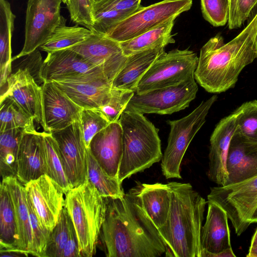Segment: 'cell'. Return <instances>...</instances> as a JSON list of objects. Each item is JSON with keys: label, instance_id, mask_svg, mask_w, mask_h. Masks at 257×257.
Masks as SVG:
<instances>
[{"label": "cell", "instance_id": "ffe728a7", "mask_svg": "<svg viewBox=\"0 0 257 257\" xmlns=\"http://www.w3.org/2000/svg\"><path fill=\"white\" fill-rule=\"evenodd\" d=\"M122 131L118 121L110 123L91 140L89 149L110 176L118 178L122 153Z\"/></svg>", "mask_w": 257, "mask_h": 257}, {"label": "cell", "instance_id": "ba28073f", "mask_svg": "<svg viewBox=\"0 0 257 257\" xmlns=\"http://www.w3.org/2000/svg\"><path fill=\"white\" fill-rule=\"evenodd\" d=\"M198 57L188 49H174L161 54L139 81L135 93L177 85L194 75Z\"/></svg>", "mask_w": 257, "mask_h": 257}, {"label": "cell", "instance_id": "c3c4849f", "mask_svg": "<svg viewBox=\"0 0 257 257\" xmlns=\"http://www.w3.org/2000/svg\"><path fill=\"white\" fill-rule=\"evenodd\" d=\"M257 244V228L256 230L252 236L250 246H253Z\"/></svg>", "mask_w": 257, "mask_h": 257}, {"label": "cell", "instance_id": "7bdbcfd3", "mask_svg": "<svg viewBox=\"0 0 257 257\" xmlns=\"http://www.w3.org/2000/svg\"><path fill=\"white\" fill-rule=\"evenodd\" d=\"M141 2V0H100L95 2L94 7L134 13L142 7Z\"/></svg>", "mask_w": 257, "mask_h": 257}, {"label": "cell", "instance_id": "f546056e", "mask_svg": "<svg viewBox=\"0 0 257 257\" xmlns=\"http://www.w3.org/2000/svg\"><path fill=\"white\" fill-rule=\"evenodd\" d=\"M24 133L20 128L1 132L0 173L2 179L17 178L18 154Z\"/></svg>", "mask_w": 257, "mask_h": 257}, {"label": "cell", "instance_id": "ab89813d", "mask_svg": "<svg viewBox=\"0 0 257 257\" xmlns=\"http://www.w3.org/2000/svg\"><path fill=\"white\" fill-rule=\"evenodd\" d=\"M134 93L133 91L112 87L107 103L98 108L110 123L118 121Z\"/></svg>", "mask_w": 257, "mask_h": 257}, {"label": "cell", "instance_id": "681fc988", "mask_svg": "<svg viewBox=\"0 0 257 257\" xmlns=\"http://www.w3.org/2000/svg\"><path fill=\"white\" fill-rule=\"evenodd\" d=\"M257 222V206L255 208L251 218V223Z\"/></svg>", "mask_w": 257, "mask_h": 257}, {"label": "cell", "instance_id": "816d5d0a", "mask_svg": "<svg viewBox=\"0 0 257 257\" xmlns=\"http://www.w3.org/2000/svg\"><path fill=\"white\" fill-rule=\"evenodd\" d=\"M95 2H97V1H100V0H94Z\"/></svg>", "mask_w": 257, "mask_h": 257}, {"label": "cell", "instance_id": "b9f144b4", "mask_svg": "<svg viewBox=\"0 0 257 257\" xmlns=\"http://www.w3.org/2000/svg\"><path fill=\"white\" fill-rule=\"evenodd\" d=\"M94 10L95 23L92 32L104 35H105L116 24L133 13L95 7Z\"/></svg>", "mask_w": 257, "mask_h": 257}, {"label": "cell", "instance_id": "7c38bea8", "mask_svg": "<svg viewBox=\"0 0 257 257\" xmlns=\"http://www.w3.org/2000/svg\"><path fill=\"white\" fill-rule=\"evenodd\" d=\"M51 134L59 147L64 170L71 187L73 188L83 183L87 178V149L80 119Z\"/></svg>", "mask_w": 257, "mask_h": 257}, {"label": "cell", "instance_id": "5bb4252c", "mask_svg": "<svg viewBox=\"0 0 257 257\" xmlns=\"http://www.w3.org/2000/svg\"><path fill=\"white\" fill-rule=\"evenodd\" d=\"M68 49L78 53L100 68L112 81L127 57L123 54L119 42L96 33H93L84 41Z\"/></svg>", "mask_w": 257, "mask_h": 257}, {"label": "cell", "instance_id": "9c48e42d", "mask_svg": "<svg viewBox=\"0 0 257 257\" xmlns=\"http://www.w3.org/2000/svg\"><path fill=\"white\" fill-rule=\"evenodd\" d=\"M192 0H163L147 7H141L113 27L105 35L122 42L147 31L190 9Z\"/></svg>", "mask_w": 257, "mask_h": 257}, {"label": "cell", "instance_id": "1f68e13d", "mask_svg": "<svg viewBox=\"0 0 257 257\" xmlns=\"http://www.w3.org/2000/svg\"><path fill=\"white\" fill-rule=\"evenodd\" d=\"M87 178L104 197L122 198L125 193L118 178L108 175L87 149Z\"/></svg>", "mask_w": 257, "mask_h": 257}, {"label": "cell", "instance_id": "e0dca14e", "mask_svg": "<svg viewBox=\"0 0 257 257\" xmlns=\"http://www.w3.org/2000/svg\"><path fill=\"white\" fill-rule=\"evenodd\" d=\"M44 132L63 129L80 119L82 108L74 102L53 82H45L42 86Z\"/></svg>", "mask_w": 257, "mask_h": 257}, {"label": "cell", "instance_id": "f6af8a7d", "mask_svg": "<svg viewBox=\"0 0 257 257\" xmlns=\"http://www.w3.org/2000/svg\"><path fill=\"white\" fill-rule=\"evenodd\" d=\"M60 257H81L77 235L73 223L67 242Z\"/></svg>", "mask_w": 257, "mask_h": 257}, {"label": "cell", "instance_id": "d590c367", "mask_svg": "<svg viewBox=\"0 0 257 257\" xmlns=\"http://www.w3.org/2000/svg\"><path fill=\"white\" fill-rule=\"evenodd\" d=\"M73 222L64 206L58 221L51 231L45 253V257H60L69 238Z\"/></svg>", "mask_w": 257, "mask_h": 257}, {"label": "cell", "instance_id": "f1b7e54d", "mask_svg": "<svg viewBox=\"0 0 257 257\" xmlns=\"http://www.w3.org/2000/svg\"><path fill=\"white\" fill-rule=\"evenodd\" d=\"M0 199V252L14 251L17 239V223L10 193L3 182Z\"/></svg>", "mask_w": 257, "mask_h": 257}, {"label": "cell", "instance_id": "9a60e30c", "mask_svg": "<svg viewBox=\"0 0 257 257\" xmlns=\"http://www.w3.org/2000/svg\"><path fill=\"white\" fill-rule=\"evenodd\" d=\"M53 82L82 108H99L108 101L112 81L105 75H91Z\"/></svg>", "mask_w": 257, "mask_h": 257}, {"label": "cell", "instance_id": "ac0fdd59", "mask_svg": "<svg viewBox=\"0 0 257 257\" xmlns=\"http://www.w3.org/2000/svg\"><path fill=\"white\" fill-rule=\"evenodd\" d=\"M1 96L12 99L44 128L42 86L38 85L28 68H20L10 75L6 91Z\"/></svg>", "mask_w": 257, "mask_h": 257}, {"label": "cell", "instance_id": "836d02e7", "mask_svg": "<svg viewBox=\"0 0 257 257\" xmlns=\"http://www.w3.org/2000/svg\"><path fill=\"white\" fill-rule=\"evenodd\" d=\"M47 174L62 188L65 194L72 189L67 179L58 144L51 133L43 132Z\"/></svg>", "mask_w": 257, "mask_h": 257}, {"label": "cell", "instance_id": "83f0119b", "mask_svg": "<svg viewBox=\"0 0 257 257\" xmlns=\"http://www.w3.org/2000/svg\"><path fill=\"white\" fill-rule=\"evenodd\" d=\"M16 17L10 3L0 0V82L5 84L11 74L12 38Z\"/></svg>", "mask_w": 257, "mask_h": 257}, {"label": "cell", "instance_id": "52a82bcc", "mask_svg": "<svg viewBox=\"0 0 257 257\" xmlns=\"http://www.w3.org/2000/svg\"><path fill=\"white\" fill-rule=\"evenodd\" d=\"M207 200L225 211L239 236L251 224L257 206V175L236 183L211 187Z\"/></svg>", "mask_w": 257, "mask_h": 257}, {"label": "cell", "instance_id": "d6986e66", "mask_svg": "<svg viewBox=\"0 0 257 257\" xmlns=\"http://www.w3.org/2000/svg\"><path fill=\"white\" fill-rule=\"evenodd\" d=\"M236 115L234 111L223 118L216 125L210 139L209 179L218 186L227 180L226 159L230 143L235 133Z\"/></svg>", "mask_w": 257, "mask_h": 257}, {"label": "cell", "instance_id": "44dd1931", "mask_svg": "<svg viewBox=\"0 0 257 257\" xmlns=\"http://www.w3.org/2000/svg\"><path fill=\"white\" fill-rule=\"evenodd\" d=\"M47 174L43 132H24L19 145L17 178L24 185Z\"/></svg>", "mask_w": 257, "mask_h": 257}, {"label": "cell", "instance_id": "6da1fadb", "mask_svg": "<svg viewBox=\"0 0 257 257\" xmlns=\"http://www.w3.org/2000/svg\"><path fill=\"white\" fill-rule=\"evenodd\" d=\"M106 208L99 236L107 257H159L166 247L159 231L127 192L105 197Z\"/></svg>", "mask_w": 257, "mask_h": 257}, {"label": "cell", "instance_id": "3957f363", "mask_svg": "<svg viewBox=\"0 0 257 257\" xmlns=\"http://www.w3.org/2000/svg\"><path fill=\"white\" fill-rule=\"evenodd\" d=\"M171 204L166 223L158 228L167 257H202L201 232L205 199L190 183H168Z\"/></svg>", "mask_w": 257, "mask_h": 257}, {"label": "cell", "instance_id": "74e56055", "mask_svg": "<svg viewBox=\"0 0 257 257\" xmlns=\"http://www.w3.org/2000/svg\"><path fill=\"white\" fill-rule=\"evenodd\" d=\"M80 122L87 149L94 136L110 123L98 108H82Z\"/></svg>", "mask_w": 257, "mask_h": 257}, {"label": "cell", "instance_id": "7402d4cb", "mask_svg": "<svg viewBox=\"0 0 257 257\" xmlns=\"http://www.w3.org/2000/svg\"><path fill=\"white\" fill-rule=\"evenodd\" d=\"M206 220L201 232L202 257H218L219 253L232 248L228 216L216 204L208 201Z\"/></svg>", "mask_w": 257, "mask_h": 257}, {"label": "cell", "instance_id": "277c9868", "mask_svg": "<svg viewBox=\"0 0 257 257\" xmlns=\"http://www.w3.org/2000/svg\"><path fill=\"white\" fill-rule=\"evenodd\" d=\"M118 121L122 131V153L118 179L122 183L160 162L163 154L159 130L143 114L124 110Z\"/></svg>", "mask_w": 257, "mask_h": 257}, {"label": "cell", "instance_id": "f907efd6", "mask_svg": "<svg viewBox=\"0 0 257 257\" xmlns=\"http://www.w3.org/2000/svg\"><path fill=\"white\" fill-rule=\"evenodd\" d=\"M255 47H256V56H257V34L255 38ZM257 58V57H256Z\"/></svg>", "mask_w": 257, "mask_h": 257}, {"label": "cell", "instance_id": "f35d334b", "mask_svg": "<svg viewBox=\"0 0 257 257\" xmlns=\"http://www.w3.org/2000/svg\"><path fill=\"white\" fill-rule=\"evenodd\" d=\"M94 0H67L71 20L91 32L95 23Z\"/></svg>", "mask_w": 257, "mask_h": 257}, {"label": "cell", "instance_id": "603a6c76", "mask_svg": "<svg viewBox=\"0 0 257 257\" xmlns=\"http://www.w3.org/2000/svg\"><path fill=\"white\" fill-rule=\"evenodd\" d=\"M226 169L225 185L257 175V142L247 141L234 133L228 151Z\"/></svg>", "mask_w": 257, "mask_h": 257}, {"label": "cell", "instance_id": "bcb514c9", "mask_svg": "<svg viewBox=\"0 0 257 257\" xmlns=\"http://www.w3.org/2000/svg\"><path fill=\"white\" fill-rule=\"evenodd\" d=\"M229 19L228 21V25H231L233 20L236 7V0H229Z\"/></svg>", "mask_w": 257, "mask_h": 257}, {"label": "cell", "instance_id": "d6a6232c", "mask_svg": "<svg viewBox=\"0 0 257 257\" xmlns=\"http://www.w3.org/2000/svg\"><path fill=\"white\" fill-rule=\"evenodd\" d=\"M0 132L20 128L25 133H36L34 119L14 100L7 96H1Z\"/></svg>", "mask_w": 257, "mask_h": 257}, {"label": "cell", "instance_id": "f5cc1de1", "mask_svg": "<svg viewBox=\"0 0 257 257\" xmlns=\"http://www.w3.org/2000/svg\"><path fill=\"white\" fill-rule=\"evenodd\" d=\"M169 1H179V0H169Z\"/></svg>", "mask_w": 257, "mask_h": 257}, {"label": "cell", "instance_id": "e575fe53", "mask_svg": "<svg viewBox=\"0 0 257 257\" xmlns=\"http://www.w3.org/2000/svg\"><path fill=\"white\" fill-rule=\"evenodd\" d=\"M234 112L235 133L247 141L257 142V100L242 103Z\"/></svg>", "mask_w": 257, "mask_h": 257}, {"label": "cell", "instance_id": "4316f807", "mask_svg": "<svg viewBox=\"0 0 257 257\" xmlns=\"http://www.w3.org/2000/svg\"><path fill=\"white\" fill-rule=\"evenodd\" d=\"M176 18L171 19L127 41L119 42L123 54H132L155 48L165 47L175 42L172 31Z\"/></svg>", "mask_w": 257, "mask_h": 257}, {"label": "cell", "instance_id": "7dc6e473", "mask_svg": "<svg viewBox=\"0 0 257 257\" xmlns=\"http://www.w3.org/2000/svg\"><path fill=\"white\" fill-rule=\"evenodd\" d=\"M247 257H257V244L253 246H250Z\"/></svg>", "mask_w": 257, "mask_h": 257}, {"label": "cell", "instance_id": "60d3db41", "mask_svg": "<svg viewBox=\"0 0 257 257\" xmlns=\"http://www.w3.org/2000/svg\"><path fill=\"white\" fill-rule=\"evenodd\" d=\"M203 18L214 27L223 26L228 23L229 0H200Z\"/></svg>", "mask_w": 257, "mask_h": 257}, {"label": "cell", "instance_id": "cb8c5ba5", "mask_svg": "<svg viewBox=\"0 0 257 257\" xmlns=\"http://www.w3.org/2000/svg\"><path fill=\"white\" fill-rule=\"evenodd\" d=\"M128 192L143 208L157 229L166 223L171 204L168 183H139Z\"/></svg>", "mask_w": 257, "mask_h": 257}, {"label": "cell", "instance_id": "5b68a950", "mask_svg": "<svg viewBox=\"0 0 257 257\" xmlns=\"http://www.w3.org/2000/svg\"><path fill=\"white\" fill-rule=\"evenodd\" d=\"M65 206L77 235L81 257L93 256L104 219L106 198L87 178L65 194Z\"/></svg>", "mask_w": 257, "mask_h": 257}, {"label": "cell", "instance_id": "d4e9b609", "mask_svg": "<svg viewBox=\"0 0 257 257\" xmlns=\"http://www.w3.org/2000/svg\"><path fill=\"white\" fill-rule=\"evenodd\" d=\"M8 189L14 207L17 227V239L14 251L30 254L32 234L30 225L27 194L24 185L16 177H7L2 181Z\"/></svg>", "mask_w": 257, "mask_h": 257}, {"label": "cell", "instance_id": "4fadbf2b", "mask_svg": "<svg viewBox=\"0 0 257 257\" xmlns=\"http://www.w3.org/2000/svg\"><path fill=\"white\" fill-rule=\"evenodd\" d=\"M42 224L51 231L65 206L64 192L60 186L46 174L24 185Z\"/></svg>", "mask_w": 257, "mask_h": 257}, {"label": "cell", "instance_id": "8d00e7d4", "mask_svg": "<svg viewBox=\"0 0 257 257\" xmlns=\"http://www.w3.org/2000/svg\"><path fill=\"white\" fill-rule=\"evenodd\" d=\"M27 198L32 234V244L30 254L37 257H45L51 231L47 229L41 222L27 195Z\"/></svg>", "mask_w": 257, "mask_h": 257}, {"label": "cell", "instance_id": "30bf717a", "mask_svg": "<svg viewBox=\"0 0 257 257\" xmlns=\"http://www.w3.org/2000/svg\"><path fill=\"white\" fill-rule=\"evenodd\" d=\"M198 86L194 75L177 85L134 94L124 110L142 114H171L188 107L195 98Z\"/></svg>", "mask_w": 257, "mask_h": 257}, {"label": "cell", "instance_id": "4dcf8cb0", "mask_svg": "<svg viewBox=\"0 0 257 257\" xmlns=\"http://www.w3.org/2000/svg\"><path fill=\"white\" fill-rule=\"evenodd\" d=\"M92 33L89 29L77 25L66 26V20L63 17L51 38L39 48L47 53L68 49L84 41Z\"/></svg>", "mask_w": 257, "mask_h": 257}, {"label": "cell", "instance_id": "2e32d148", "mask_svg": "<svg viewBox=\"0 0 257 257\" xmlns=\"http://www.w3.org/2000/svg\"><path fill=\"white\" fill-rule=\"evenodd\" d=\"M101 74L106 76L100 68L70 49L47 53L39 71L40 78L43 82Z\"/></svg>", "mask_w": 257, "mask_h": 257}, {"label": "cell", "instance_id": "7a4b0ae2", "mask_svg": "<svg viewBox=\"0 0 257 257\" xmlns=\"http://www.w3.org/2000/svg\"><path fill=\"white\" fill-rule=\"evenodd\" d=\"M257 12L234 39L224 43L217 34L201 48L196 81L206 91L220 93L234 87L242 69L256 58Z\"/></svg>", "mask_w": 257, "mask_h": 257}, {"label": "cell", "instance_id": "8992f818", "mask_svg": "<svg viewBox=\"0 0 257 257\" xmlns=\"http://www.w3.org/2000/svg\"><path fill=\"white\" fill-rule=\"evenodd\" d=\"M217 99V96L213 95L202 101L187 115L179 119L167 120L170 131L161 164L162 174L166 179L182 178L180 168L184 154L205 123L209 109Z\"/></svg>", "mask_w": 257, "mask_h": 257}, {"label": "cell", "instance_id": "ee69618b", "mask_svg": "<svg viewBox=\"0 0 257 257\" xmlns=\"http://www.w3.org/2000/svg\"><path fill=\"white\" fill-rule=\"evenodd\" d=\"M256 5L257 0H236L233 20L228 26L229 29L231 30L240 27Z\"/></svg>", "mask_w": 257, "mask_h": 257}, {"label": "cell", "instance_id": "484cf974", "mask_svg": "<svg viewBox=\"0 0 257 257\" xmlns=\"http://www.w3.org/2000/svg\"><path fill=\"white\" fill-rule=\"evenodd\" d=\"M164 48L158 47L127 56L124 66L114 78L112 87L135 92L141 78L154 61L165 52Z\"/></svg>", "mask_w": 257, "mask_h": 257}, {"label": "cell", "instance_id": "8fae6325", "mask_svg": "<svg viewBox=\"0 0 257 257\" xmlns=\"http://www.w3.org/2000/svg\"><path fill=\"white\" fill-rule=\"evenodd\" d=\"M62 2V0H28L24 45L13 61L30 55L51 38L63 18L60 14Z\"/></svg>", "mask_w": 257, "mask_h": 257}]
</instances>
